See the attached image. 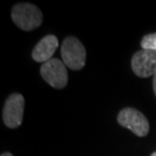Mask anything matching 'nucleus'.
I'll return each instance as SVG.
<instances>
[{"label":"nucleus","mask_w":156,"mask_h":156,"mask_svg":"<svg viewBox=\"0 0 156 156\" xmlns=\"http://www.w3.org/2000/svg\"><path fill=\"white\" fill-rule=\"evenodd\" d=\"M153 90H154V94L156 96V73L153 76Z\"/></svg>","instance_id":"1a4fd4ad"},{"label":"nucleus","mask_w":156,"mask_h":156,"mask_svg":"<svg viewBox=\"0 0 156 156\" xmlns=\"http://www.w3.org/2000/svg\"><path fill=\"white\" fill-rule=\"evenodd\" d=\"M24 111V98L20 93H11L6 98L3 108V122L5 126L15 129L23 123Z\"/></svg>","instance_id":"39448f33"},{"label":"nucleus","mask_w":156,"mask_h":156,"mask_svg":"<svg viewBox=\"0 0 156 156\" xmlns=\"http://www.w3.org/2000/svg\"><path fill=\"white\" fill-rule=\"evenodd\" d=\"M11 18L20 30L30 32L42 24L43 13L32 3H17L11 9Z\"/></svg>","instance_id":"f257e3e1"},{"label":"nucleus","mask_w":156,"mask_h":156,"mask_svg":"<svg viewBox=\"0 0 156 156\" xmlns=\"http://www.w3.org/2000/svg\"><path fill=\"white\" fill-rule=\"evenodd\" d=\"M118 122L138 137H145L149 132V122L141 112L134 108H126L118 115Z\"/></svg>","instance_id":"7ed1b4c3"},{"label":"nucleus","mask_w":156,"mask_h":156,"mask_svg":"<svg viewBox=\"0 0 156 156\" xmlns=\"http://www.w3.org/2000/svg\"><path fill=\"white\" fill-rule=\"evenodd\" d=\"M150 156H156V152H153V153H152Z\"/></svg>","instance_id":"9b49d317"},{"label":"nucleus","mask_w":156,"mask_h":156,"mask_svg":"<svg viewBox=\"0 0 156 156\" xmlns=\"http://www.w3.org/2000/svg\"><path fill=\"white\" fill-rule=\"evenodd\" d=\"M1 156H13L11 153H9V152H4V153H2Z\"/></svg>","instance_id":"9d476101"},{"label":"nucleus","mask_w":156,"mask_h":156,"mask_svg":"<svg viewBox=\"0 0 156 156\" xmlns=\"http://www.w3.org/2000/svg\"><path fill=\"white\" fill-rule=\"evenodd\" d=\"M141 47L143 50L156 52V33L148 34L141 40Z\"/></svg>","instance_id":"6e6552de"},{"label":"nucleus","mask_w":156,"mask_h":156,"mask_svg":"<svg viewBox=\"0 0 156 156\" xmlns=\"http://www.w3.org/2000/svg\"><path fill=\"white\" fill-rule=\"evenodd\" d=\"M133 72L138 77L147 78L156 73V52L140 50L133 55L131 60Z\"/></svg>","instance_id":"423d86ee"},{"label":"nucleus","mask_w":156,"mask_h":156,"mask_svg":"<svg viewBox=\"0 0 156 156\" xmlns=\"http://www.w3.org/2000/svg\"><path fill=\"white\" fill-rule=\"evenodd\" d=\"M61 56L64 64L71 70L79 71L85 66L86 50L75 37H67L61 46Z\"/></svg>","instance_id":"f03ea898"},{"label":"nucleus","mask_w":156,"mask_h":156,"mask_svg":"<svg viewBox=\"0 0 156 156\" xmlns=\"http://www.w3.org/2000/svg\"><path fill=\"white\" fill-rule=\"evenodd\" d=\"M59 47V41L54 35H48L40 41L34 48L32 52V57L37 62H46L53 59V55Z\"/></svg>","instance_id":"0eeeda50"},{"label":"nucleus","mask_w":156,"mask_h":156,"mask_svg":"<svg viewBox=\"0 0 156 156\" xmlns=\"http://www.w3.org/2000/svg\"><path fill=\"white\" fill-rule=\"evenodd\" d=\"M41 75L54 88L62 89L68 83V72L63 61L53 58L41 67Z\"/></svg>","instance_id":"20e7f679"}]
</instances>
